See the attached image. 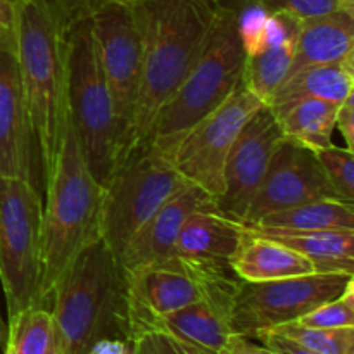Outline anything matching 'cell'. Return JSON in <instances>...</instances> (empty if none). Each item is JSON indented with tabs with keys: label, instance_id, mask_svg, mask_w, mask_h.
<instances>
[{
	"label": "cell",
	"instance_id": "obj_15",
	"mask_svg": "<svg viewBox=\"0 0 354 354\" xmlns=\"http://www.w3.org/2000/svg\"><path fill=\"white\" fill-rule=\"evenodd\" d=\"M37 159L16 44H0V176L33 178Z\"/></svg>",
	"mask_w": 354,
	"mask_h": 354
},
{
	"label": "cell",
	"instance_id": "obj_6",
	"mask_svg": "<svg viewBox=\"0 0 354 354\" xmlns=\"http://www.w3.org/2000/svg\"><path fill=\"white\" fill-rule=\"evenodd\" d=\"M66 104L85 165L106 185L121 154V127L95 54L88 19L64 35Z\"/></svg>",
	"mask_w": 354,
	"mask_h": 354
},
{
	"label": "cell",
	"instance_id": "obj_4",
	"mask_svg": "<svg viewBox=\"0 0 354 354\" xmlns=\"http://www.w3.org/2000/svg\"><path fill=\"white\" fill-rule=\"evenodd\" d=\"M16 55L44 185L54 166L66 113V40L40 0H24Z\"/></svg>",
	"mask_w": 354,
	"mask_h": 354
},
{
	"label": "cell",
	"instance_id": "obj_13",
	"mask_svg": "<svg viewBox=\"0 0 354 354\" xmlns=\"http://www.w3.org/2000/svg\"><path fill=\"white\" fill-rule=\"evenodd\" d=\"M286 140L279 120L268 106L252 114L239 133L225 166V190L216 209L244 223L249 204L265 180L273 156Z\"/></svg>",
	"mask_w": 354,
	"mask_h": 354
},
{
	"label": "cell",
	"instance_id": "obj_29",
	"mask_svg": "<svg viewBox=\"0 0 354 354\" xmlns=\"http://www.w3.org/2000/svg\"><path fill=\"white\" fill-rule=\"evenodd\" d=\"M297 324L318 328L354 327V280L344 292L301 317Z\"/></svg>",
	"mask_w": 354,
	"mask_h": 354
},
{
	"label": "cell",
	"instance_id": "obj_23",
	"mask_svg": "<svg viewBox=\"0 0 354 354\" xmlns=\"http://www.w3.org/2000/svg\"><path fill=\"white\" fill-rule=\"evenodd\" d=\"M354 203L342 199H317L275 211L259 218L256 223L245 225L263 232H301L320 230H354Z\"/></svg>",
	"mask_w": 354,
	"mask_h": 354
},
{
	"label": "cell",
	"instance_id": "obj_5",
	"mask_svg": "<svg viewBox=\"0 0 354 354\" xmlns=\"http://www.w3.org/2000/svg\"><path fill=\"white\" fill-rule=\"evenodd\" d=\"M244 64L245 45L239 12L223 3L196 66L156 116L147 144L168 158L190 128L218 109L239 88Z\"/></svg>",
	"mask_w": 354,
	"mask_h": 354
},
{
	"label": "cell",
	"instance_id": "obj_24",
	"mask_svg": "<svg viewBox=\"0 0 354 354\" xmlns=\"http://www.w3.org/2000/svg\"><path fill=\"white\" fill-rule=\"evenodd\" d=\"M341 104L322 99H303L273 111L286 140L299 144L310 151L332 145L335 116Z\"/></svg>",
	"mask_w": 354,
	"mask_h": 354
},
{
	"label": "cell",
	"instance_id": "obj_17",
	"mask_svg": "<svg viewBox=\"0 0 354 354\" xmlns=\"http://www.w3.org/2000/svg\"><path fill=\"white\" fill-rule=\"evenodd\" d=\"M213 206H216V201L203 189L192 183L183 185L133 235L120 259L123 272L171 258L176 239L187 218L194 211Z\"/></svg>",
	"mask_w": 354,
	"mask_h": 354
},
{
	"label": "cell",
	"instance_id": "obj_28",
	"mask_svg": "<svg viewBox=\"0 0 354 354\" xmlns=\"http://www.w3.org/2000/svg\"><path fill=\"white\" fill-rule=\"evenodd\" d=\"M315 156L339 197L354 203V154L351 149H341L332 144L315 151Z\"/></svg>",
	"mask_w": 354,
	"mask_h": 354
},
{
	"label": "cell",
	"instance_id": "obj_12",
	"mask_svg": "<svg viewBox=\"0 0 354 354\" xmlns=\"http://www.w3.org/2000/svg\"><path fill=\"white\" fill-rule=\"evenodd\" d=\"M95 54L111 90L124 154L140 83V41L128 2H113L88 17Z\"/></svg>",
	"mask_w": 354,
	"mask_h": 354
},
{
	"label": "cell",
	"instance_id": "obj_32",
	"mask_svg": "<svg viewBox=\"0 0 354 354\" xmlns=\"http://www.w3.org/2000/svg\"><path fill=\"white\" fill-rule=\"evenodd\" d=\"M24 0H0V44H16L17 19Z\"/></svg>",
	"mask_w": 354,
	"mask_h": 354
},
{
	"label": "cell",
	"instance_id": "obj_31",
	"mask_svg": "<svg viewBox=\"0 0 354 354\" xmlns=\"http://www.w3.org/2000/svg\"><path fill=\"white\" fill-rule=\"evenodd\" d=\"M133 354H211L165 332H142L131 339Z\"/></svg>",
	"mask_w": 354,
	"mask_h": 354
},
{
	"label": "cell",
	"instance_id": "obj_14",
	"mask_svg": "<svg viewBox=\"0 0 354 354\" xmlns=\"http://www.w3.org/2000/svg\"><path fill=\"white\" fill-rule=\"evenodd\" d=\"M317 199H341L318 165L313 151L283 140L273 156L261 187L249 204L244 225L275 211ZM344 201V199H342Z\"/></svg>",
	"mask_w": 354,
	"mask_h": 354
},
{
	"label": "cell",
	"instance_id": "obj_27",
	"mask_svg": "<svg viewBox=\"0 0 354 354\" xmlns=\"http://www.w3.org/2000/svg\"><path fill=\"white\" fill-rule=\"evenodd\" d=\"M225 2V0H220ZM225 6H254L266 14H283L297 21L325 16L337 10L354 12V0H234Z\"/></svg>",
	"mask_w": 354,
	"mask_h": 354
},
{
	"label": "cell",
	"instance_id": "obj_34",
	"mask_svg": "<svg viewBox=\"0 0 354 354\" xmlns=\"http://www.w3.org/2000/svg\"><path fill=\"white\" fill-rule=\"evenodd\" d=\"M335 128L341 131L346 142V147L354 149V99L349 95L344 102L339 106L337 116H335Z\"/></svg>",
	"mask_w": 354,
	"mask_h": 354
},
{
	"label": "cell",
	"instance_id": "obj_16",
	"mask_svg": "<svg viewBox=\"0 0 354 354\" xmlns=\"http://www.w3.org/2000/svg\"><path fill=\"white\" fill-rule=\"evenodd\" d=\"M245 234L244 223L221 214L216 206L197 209L183 223L171 258L209 275L235 277L230 265Z\"/></svg>",
	"mask_w": 354,
	"mask_h": 354
},
{
	"label": "cell",
	"instance_id": "obj_11",
	"mask_svg": "<svg viewBox=\"0 0 354 354\" xmlns=\"http://www.w3.org/2000/svg\"><path fill=\"white\" fill-rule=\"evenodd\" d=\"M241 280L203 273L169 258L162 263L124 272L130 341L152 322L196 301L216 294H234Z\"/></svg>",
	"mask_w": 354,
	"mask_h": 354
},
{
	"label": "cell",
	"instance_id": "obj_10",
	"mask_svg": "<svg viewBox=\"0 0 354 354\" xmlns=\"http://www.w3.org/2000/svg\"><path fill=\"white\" fill-rule=\"evenodd\" d=\"M265 104L244 85L187 131L168 159L185 182L199 187L214 201L225 190V166L239 133Z\"/></svg>",
	"mask_w": 354,
	"mask_h": 354
},
{
	"label": "cell",
	"instance_id": "obj_35",
	"mask_svg": "<svg viewBox=\"0 0 354 354\" xmlns=\"http://www.w3.org/2000/svg\"><path fill=\"white\" fill-rule=\"evenodd\" d=\"M85 354H133V344L128 339L106 337L97 341Z\"/></svg>",
	"mask_w": 354,
	"mask_h": 354
},
{
	"label": "cell",
	"instance_id": "obj_37",
	"mask_svg": "<svg viewBox=\"0 0 354 354\" xmlns=\"http://www.w3.org/2000/svg\"><path fill=\"white\" fill-rule=\"evenodd\" d=\"M6 341H7V325L3 324L2 315H0V349L3 348V344H6Z\"/></svg>",
	"mask_w": 354,
	"mask_h": 354
},
{
	"label": "cell",
	"instance_id": "obj_18",
	"mask_svg": "<svg viewBox=\"0 0 354 354\" xmlns=\"http://www.w3.org/2000/svg\"><path fill=\"white\" fill-rule=\"evenodd\" d=\"M232 296L234 294L204 297L182 310L158 318L144 332H165L211 354H227L237 337L228 324Z\"/></svg>",
	"mask_w": 354,
	"mask_h": 354
},
{
	"label": "cell",
	"instance_id": "obj_2",
	"mask_svg": "<svg viewBox=\"0 0 354 354\" xmlns=\"http://www.w3.org/2000/svg\"><path fill=\"white\" fill-rule=\"evenodd\" d=\"M50 313L57 354H85L106 337L130 341L124 272L100 239L55 282Z\"/></svg>",
	"mask_w": 354,
	"mask_h": 354
},
{
	"label": "cell",
	"instance_id": "obj_38",
	"mask_svg": "<svg viewBox=\"0 0 354 354\" xmlns=\"http://www.w3.org/2000/svg\"><path fill=\"white\" fill-rule=\"evenodd\" d=\"M3 353L2 354H10V349H9V346H7V344H3Z\"/></svg>",
	"mask_w": 354,
	"mask_h": 354
},
{
	"label": "cell",
	"instance_id": "obj_20",
	"mask_svg": "<svg viewBox=\"0 0 354 354\" xmlns=\"http://www.w3.org/2000/svg\"><path fill=\"white\" fill-rule=\"evenodd\" d=\"M230 266L242 282H270L317 273L313 263L303 254L251 228H248L244 244Z\"/></svg>",
	"mask_w": 354,
	"mask_h": 354
},
{
	"label": "cell",
	"instance_id": "obj_26",
	"mask_svg": "<svg viewBox=\"0 0 354 354\" xmlns=\"http://www.w3.org/2000/svg\"><path fill=\"white\" fill-rule=\"evenodd\" d=\"M273 330L318 354H354V327L318 328L290 322Z\"/></svg>",
	"mask_w": 354,
	"mask_h": 354
},
{
	"label": "cell",
	"instance_id": "obj_9",
	"mask_svg": "<svg viewBox=\"0 0 354 354\" xmlns=\"http://www.w3.org/2000/svg\"><path fill=\"white\" fill-rule=\"evenodd\" d=\"M354 280L344 273H311L270 282H239L228 310L237 337L256 339L265 332L297 322L320 304L341 296Z\"/></svg>",
	"mask_w": 354,
	"mask_h": 354
},
{
	"label": "cell",
	"instance_id": "obj_1",
	"mask_svg": "<svg viewBox=\"0 0 354 354\" xmlns=\"http://www.w3.org/2000/svg\"><path fill=\"white\" fill-rule=\"evenodd\" d=\"M127 2L140 41V83L124 154L147 142L156 116L196 66L223 9L220 0Z\"/></svg>",
	"mask_w": 354,
	"mask_h": 354
},
{
	"label": "cell",
	"instance_id": "obj_30",
	"mask_svg": "<svg viewBox=\"0 0 354 354\" xmlns=\"http://www.w3.org/2000/svg\"><path fill=\"white\" fill-rule=\"evenodd\" d=\"M40 2L50 14L55 26L61 30L62 35H66L75 24L88 19L100 7L113 2H127V0H40Z\"/></svg>",
	"mask_w": 354,
	"mask_h": 354
},
{
	"label": "cell",
	"instance_id": "obj_25",
	"mask_svg": "<svg viewBox=\"0 0 354 354\" xmlns=\"http://www.w3.org/2000/svg\"><path fill=\"white\" fill-rule=\"evenodd\" d=\"M6 344L10 354H57L50 310L33 306L9 317Z\"/></svg>",
	"mask_w": 354,
	"mask_h": 354
},
{
	"label": "cell",
	"instance_id": "obj_22",
	"mask_svg": "<svg viewBox=\"0 0 354 354\" xmlns=\"http://www.w3.org/2000/svg\"><path fill=\"white\" fill-rule=\"evenodd\" d=\"M251 230L303 254L313 263L317 273L354 275V230H320L301 234L263 232L256 228Z\"/></svg>",
	"mask_w": 354,
	"mask_h": 354
},
{
	"label": "cell",
	"instance_id": "obj_7",
	"mask_svg": "<svg viewBox=\"0 0 354 354\" xmlns=\"http://www.w3.org/2000/svg\"><path fill=\"white\" fill-rule=\"evenodd\" d=\"M189 182L145 142L128 151L102 187L100 241L120 261L133 235Z\"/></svg>",
	"mask_w": 354,
	"mask_h": 354
},
{
	"label": "cell",
	"instance_id": "obj_8",
	"mask_svg": "<svg viewBox=\"0 0 354 354\" xmlns=\"http://www.w3.org/2000/svg\"><path fill=\"white\" fill-rule=\"evenodd\" d=\"M41 216L37 183L0 176V286L9 317L41 301Z\"/></svg>",
	"mask_w": 354,
	"mask_h": 354
},
{
	"label": "cell",
	"instance_id": "obj_19",
	"mask_svg": "<svg viewBox=\"0 0 354 354\" xmlns=\"http://www.w3.org/2000/svg\"><path fill=\"white\" fill-rule=\"evenodd\" d=\"M354 12L337 10L297 23L289 76L311 66L341 62L354 55Z\"/></svg>",
	"mask_w": 354,
	"mask_h": 354
},
{
	"label": "cell",
	"instance_id": "obj_21",
	"mask_svg": "<svg viewBox=\"0 0 354 354\" xmlns=\"http://www.w3.org/2000/svg\"><path fill=\"white\" fill-rule=\"evenodd\" d=\"M354 90V55L341 62L311 66L283 80L270 100L272 111L303 99H322L342 104Z\"/></svg>",
	"mask_w": 354,
	"mask_h": 354
},
{
	"label": "cell",
	"instance_id": "obj_3",
	"mask_svg": "<svg viewBox=\"0 0 354 354\" xmlns=\"http://www.w3.org/2000/svg\"><path fill=\"white\" fill-rule=\"evenodd\" d=\"M45 192L40 294L50 310L55 282L83 249L100 239L102 185L86 168L68 113Z\"/></svg>",
	"mask_w": 354,
	"mask_h": 354
},
{
	"label": "cell",
	"instance_id": "obj_33",
	"mask_svg": "<svg viewBox=\"0 0 354 354\" xmlns=\"http://www.w3.org/2000/svg\"><path fill=\"white\" fill-rule=\"evenodd\" d=\"M256 341L261 342L263 346H266V348L272 349V351H275L277 354H318L275 330L265 332V334L259 335Z\"/></svg>",
	"mask_w": 354,
	"mask_h": 354
},
{
	"label": "cell",
	"instance_id": "obj_36",
	"mask_svg": "<svg viewBox=\"0 0 354 354\" xmlns=\"http://www.w3.org/2000/svg\"><path fill=\"white\" fill-rule=\"evenodd\" d=\"M227 354H277L272 349H268L266 346H263L261 342L252 341V339L245 337H235L232 346L228 348Z\"/></svg>",
	"mask_w": 354,
	"mask_h": 354
}]
</instances>
